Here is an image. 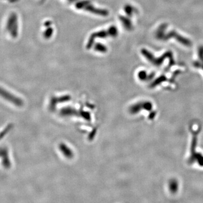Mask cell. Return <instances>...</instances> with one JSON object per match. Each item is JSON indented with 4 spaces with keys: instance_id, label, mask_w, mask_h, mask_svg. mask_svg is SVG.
Masks as SVG:
<instances>
[{
    "instance_id": "cell-8",
    "label": "cell",
    "mask_w": 203,
    "mask_h": 203,
    "mask_svg": "<svg viewBox=\"0 0 203 203\" xmlns=\"http://www.w3.org/2000/svg\"><path fill=\"white\" fill-rule=\"evenodd\" d=\"M120 20L122 24V25H124V27H125V29L127 30H131L133 28V25L131 22V21L130 20V19H129L128 17H125L124 16H120L119 17Z\"/></svg>"
},
{
    "instance_id": "cell-9",
    "label": "cell",
    "mask_w": 203,
    "mask_h": 203,
    "mask_svg": "<svg viewBox=\"0 0 203 203\" xmlns=\"http://www.w3.org/2000/svg\"><path fill=\"white\" fill-rule=\"evenodd\" d=\"M94 49L97 51L101 52H107V48L105 45L101 43H97L94 45Z\"/></svg>"
},
{
    "instance_id": "cell-14",
    "label": "cell",
    "mask_w": 203,
    "mask_h": 203,
    "mask_svg": "<svg viewBox=\"0 0 203 203\" xmlns=\"http://www.w3.org/2000/svg\"><path fill=\"white\" fill-rule=\"evenodd\" d=\"M69 1H71V2H73L74 1H76V0H68Z\"/></svg>"
},
{
    "instance_id": "cell-12",
    "label": "cell",
    "mask_w": 203,
    "mask_h": 203,
    "mask_svg": "<svg viewBox=\"0 0 203 203\" xmlns=\"http://www.w3.org/2000/svg\"><path fill=\"white\" fill-rule=\"evenodd\" d=\"M124 11L128 16L131 17L133 14L134 9L131 5H127L124 7Z\"/></svg>"
},
{
    "instance_id": "cell-5",
    "label": "cell",
    "mask_w": 203,
    "mask_h": 203,
    "mask_svg": "<svg viewBox=\"0 0 203 203\" xmlns=\"http://www.w3.org/2000/svg\"><path fill=\"white\" fill-rule=\"evenodd\" d=\"M84 9L85 10H87V12H90L92 13L98 15L105 16H105H107L108 15V12L107 10L96 8V7H94L93 5H92L91 4H88Z\"/></svg>"
},
{
    "instance_id": "cell-13",
    "label": "cell",
    "mask_w": 203,
    "mask_h": 203,
    "mask_svg": "<svg viewBox=\"0 0 203 203\" xmlns=\"http://www.w3.org/2000/svg\"><path fill=\"white\" fill-rule=\"evenodd\" d=\"M52 33H53V29L49 27V28L47 29L44 32V37L46 38V39H49L52 37Z\"/></svg>"
},
{
    "instance_id": "cell-6",
    "label": "cell",
    "mask_w": 203,
    "mask_h": 203,
    "mask_svg": "<svg viewBox=\"0 0 203 203\" xmlns=\"http://www.w3.org/2000/svg\"><path fill=\"white\" fill-rule=\"evenodd\" d=\"M197 59L193 63L194 67L203 70V47H200L198 50Z\"/></svg>"
},
{
    "instance_id": "cell-2",
    "label": "cell",
    "mask_w": 203,
    "mask_h": 203,
    "mask_svg": "<svg viewBox=\"0 0 203 203\" xmlns=\"http://www.w3.org/2000/svg\"><path fill=\"white\" fill-rule=\"evenodd\" d=\"M6 29L12 38H16L18 33V23L17 15L12 13L7 19Z\"/></svg>"
},
{
    "instance_id": "cell-7",
    "label": "cell",
    "mask_w": 203,
    "mask_h": 203,
    "mask_svg": "<svg viewBox=\"0 0 203 203\" xmlns=\"http://www.w3.org/2000/svg\"><path fill=\"white\" fill-rule=\"evenodd\" d=\"M168 188L170 193L173 194H176L179 190V183L178 180L175 178L170 180L169 181Z\"/></svg>"
},
{
    "instance_id": "cell-11",
    "label": "cell",
    "mask_w": 203,
    "mask_h": 203,
    "mask_svg": "<svg viewBox=\"0 0 203 203\" xmlns=\"http://www.w3.org/2000/svg\"><path fill=\"white\" fill-rule=\"evenodd\" d=\"M90 4V1L89 0H85V1H82L79 2L76 7L78 9H84L86 6H87L88 4Z\"/></svg>"
},
{
    "instance_id": "cell-1",
    "label": "cell",
    "mask_w": 203,
    "mask_h": 203,
    "mask_svg": "<svg viewBox=\"0 0 203 203\" xmlns=\"http://www.w3.org/2000/svg\"><path fill=\"white\" fill-rule=\"evenodd\" d=\"M199 131H194L192 133L191 146H190V155L188 159L190 164H197L200 167H203V155L196 151L197 143V137Z\"/></svg>"
},
{
    "instance_id": "cell-3",
    "label": "cell",
    "mask_w": 203,
    "mask_h": 203,
    "mask_svg": "<svg viewBox=\"0 0 203 203\" xmlns=\"http://www.w3.org/2000/svg\"><path fill=\"white\" fill-rule=\"evenodd\" d=\"M0 96L3 97L4 98L6 99V100L10 101L17 106H20L22 105V101L20 99L17 98V97L12 95L7 92L5 91L4 89L0 87Z\"/></svg>"
},
{
    "instance_id": "cell-10",
    "label": "cell",
    "mask_w": 203,
    "mask_h": 203,
    "mask_svg": "<svg viewBox=\"0 0 203 203\" xmlns=\"http://www.w3.org/2000/svg\"><path fill=\"white\" fill-rule=\"evenodd\" d=\"M108 36L112 37H115L118 35V29L115 26H111L107 31Z\"/></svg>"
},
{
    "instance_id": "cell-4",
    "label": "cell",
    "mask_w": 203,
    "mask_h": 203,
    "mask_svg": "<svg viewBox=\"0 0 203 203\" xmlns=\"http://www.w3.org/2000/svg\"><path fill=\"white\" fill-rule=\"evenodd\" d=\"M108 35L107 32L105 31H99L97 32L94 33L90 36L88 40L87 45V49H90L93 47L94 40L96 38H106V37H107Z\"/></svg>"
}]
</instances>
